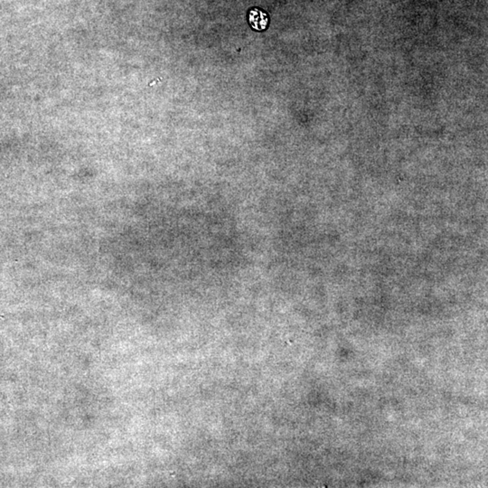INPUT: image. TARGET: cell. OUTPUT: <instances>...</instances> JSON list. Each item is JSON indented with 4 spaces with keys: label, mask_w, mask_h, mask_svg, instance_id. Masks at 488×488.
I'll return each instance as SVG.
<instances>
[{
    "label": "cell",
    "mask_w": 488,
    "mask_h": 488,
    "mask_svg": "<svg viewBox=\"0 0 488 488\" xmlns=\"http://www.w3.org/2000/svg\"><path fill=\"white\" fill-rule=\"evenodd\" d=\"M249 23L253 29L258 31L266 29L269 23L268 14L260 8H252L249 12Z\"/></svg>",
    "instance_id": "cell-1"
}]
</instances>
